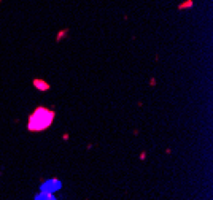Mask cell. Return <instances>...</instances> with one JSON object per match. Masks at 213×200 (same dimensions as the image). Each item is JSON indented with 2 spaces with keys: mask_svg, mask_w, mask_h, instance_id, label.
Listing matches in <instances>:
<instances>
[{
  "mask_svg": "<svg viewBox=\"0 0 213 200\" xmlns=\"http://www.w3.org/2000/svg\"><path fill=\"white\" fill-rule=\"evenodd\" d=\"M35 86H40V87H43V89H48V86H46V84L45 83H41V81H40V79H38V81H35Z\"/></svg>",
  "mask_w": 213,
  "mask_h": 200,
  "instance_id": "4",
  "label": "cell"
},
{
  "mask_svg": "<svg viewBox=\"0 0 213 200\" xmlns=\"http://www.w3.org/2000/svg\"><path fill=\"white\" fill-rule=\"evenodd\" d=\"M53 119H54V113L46 108H37L32 113L30 119H29V129L30 130H45L48 126H51Z\"/></svg>",
  "mask_w": 213,
  "mask_h": 200,
  "instance_id": "1",
  "label": "cell"
},
{
  "mask_svg": "<svg viewBox=\"0 0 213 200\" xmlns=\"http://www.w3.org/2000/svg\"><path fill=\"white\" fill-rule=\"evenodd\" d=\"M61 187H62V184H61L59 179H49V181H46V183L41 186V192L53 194V192H56L57 189H61Z\"/></svg>",
  "mask_w": 213,
  "mask_h": 200,
  "instance_id": "2",
  "label": "cell"
},
{
  "mask_svg": "<svg viewBox=\"0 0 213 200\" xmlns=\"http://www.w3.org/2000/svg\"><path fill=\"white\" fill-rule=\"evenodd\" d=\"M35 200H57V199L49 192H40L37 197H35Z\"/></svg>",
  "mask_w": 213,
  "mask_h": 200,
  "instance_id": "3",
  "label": "cell"
}]
</instances>
